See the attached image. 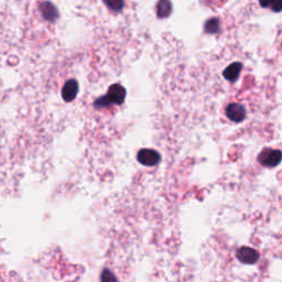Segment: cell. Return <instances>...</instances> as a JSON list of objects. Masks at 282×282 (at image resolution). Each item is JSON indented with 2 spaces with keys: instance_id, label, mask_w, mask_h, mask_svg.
<instances>
[{
  "instance_id": "1",
  "label": "cell",
  "mask_w": 282,
  "mask_h": 282,
  "mask_svg": "<svg viewBox=\"0 0 282 282\" xmlns=\"http://www.w3.org/2000/svg\"><path fill=\"white\" fill-rule=\"evenodd\" d=\"M259 161L266 166H276L281 161V152L279 150L264 149L259 154Z\"/></svg>"
},
{
  "instance_id": "2",
  "label": "cell",
  "mask_w": 282,
  "mask_h": 282,
  "mask_svg": "<svg viewBox=\"0 0 282 282\" xmlns=\"http://www.w3.org/2000/svg\"><path fill=\"white\" fill-rule=\"evenodd\" d=\"M105 97L109 105H120L123 103V100H125L126 90L121 85H119V84H114V85L109 87L108 94L105 95Z\"/></svg>"
},
{
  "instance_id": "3",
  "label": "cell",
  "mask_w": 282,
  "mask_h": 282,
  "mask_svg": "<svg viewBox=\"0 0 282 282\" xmlns=\"http://www.w3.org/2000/svg\"><path fill=\"white\" fill-rule=\"evenodd\" d=\"M138 161L141 164L147 165V166H152L156 165L160 161V154H159L156 150L152 149H142L138 152V156H137Z\"/></svg>"
},
{
  "instance_id": "4",
  "label": "cell",
  "mask_w": 282,
  "mask_h": 282,
  "mask_svg": "<svg viewBox=\"0 0 282 282\" xmlns=\"http://www.w3.org/2000/svg\"><path fill=\"white\" fill-rule=\"evenodd\" d=\"M226 116L234 122H240L246 117V110L240 104H229L226 107Z\"/></svg>"
},
{
  "instance_id": "5",
  "label": "cell",
  "mask_w": 282,
  "mask_h": 282,
  "mask_svg": "<svg viewBox=\"0 0 282 282\" xmlns=\"http://www.w3.org/2000/svg\"><path fill=\"white\" fill-rule=\"evenodd\" d=\"M237 257L242 263L253 264L257 262V260L259 259V254L255 249L249 248V247H241L237 251Z\"/></svg>"
},
{
  "instance_id": "6",
  "label": "cell",
  "mask_w": 282,
  "mask_h": 282,
  "mask_svg": "<svg viewBox=\"0 0 282 282\" xmlns=\"http://www.w3.org/2000/svg\"><path fill=\"white\" fill-rule=\"evenodd\" d=\"M78 93V84L75 79H69L62 90V97L65 101H73Z\"/></svg>"
},
{
  "instance_id": "7",
  "label": "cell",
  "mask_w": 282,
  "mask_h": 282,
  "mask_svg": "<svg viewBox=\"0 0 282 282\" xmlns=\"http://www.w3.org/2000/svg\"><path fill=\"white\" fill-rule=\"evenodd\" d=\"M241 69H242L241 63H238V62H236V63H233L224 70V77L226 78L227 81L235 82L236 79L239 77Z\"/></svg>"
},
{
  "instance_id": "8",
  "label": "cell",
  "mask_w": 282,
  "mask_h": 282,
  "mask_svg": "<svg viewBox=\"0 0 282 282\" xmlns=\"http://www.w3.org/2000/svg\"><path fill=\"white\" fill-rule=\"evenodd\" d=\"M41 11L43 17L48 21H54L59 17L57 9L50 2H44L41 6Z\"/></svg>"
},
{
  "instance_id": "9",
  "label": "cell",
  "mask_w": 282,
  "mask_h": 282,
  "mask_svg": "<svg viewBox=\"0 0 282 282\" xmlns=\"http://www.w3.org/2000/svg\"><path fill=\"white\" fill-rule=\"evenodd\" d=\"M172 12V4L170 0H160L157 4V15L159 18H166Z\"/></svg>"
},
{
  "instance_id": "10",
  "label": "cell",
  "mask_w": 282,
  "mask_h": 282,
  "mask_svg": "<svg viewBox=\"0 0 282 282\" xmlns=\"http://www.w3.org/2000/svg\"><path fill=\"white\" fill-rule=\"evenodd\" d=\"M260 4L263 8H269L275 12H280L282 7V0H260Z\"/></svg>"
},
{
  "instance_id": "11",
  "label": "cell",
  "mask_w": 282,
  "mask_h": 282,
  "mask_svg": "<svg viewBox=\"0 0 282 282\" xmlns=\"http://www.w3.org/2000/svg\"><path fill=\"white\" fill-rule=\"evenodd\" d=\"M219 29H220L219 20L216 19V18L207 20V22L205 24V31L207 33H217Z\"/></svg>"
},
{
  "instance_id": "12",
  "label": "cell",
  "mask_w": 282,
  "mask_h": 282,
  "mask_svg": "<svg viewBox=\"0 0 282 282\" xmlns=\"http://www.w3.org/2000/svg\"><path fill=\"white\" fill-rule=\"evenodd\" d=\"M105 3L114 11H120L123 7V0H105Z\"/></svg>"
},
{
  "instance_id": "13",
  "label": "cell",
  "mask_w": 282,
  "mask_h": 282,
  "mask_svg": "<svg viewBox=\"0 0 282 282\" xmlns=\"http://www.w3.org/2000/svg\"><path fill=\"white\" fill-rule=\"evenodd\" d=\"M100 281L101 282H118L117 278L115 277L114 273L110 270H108V269H106V270H104L103 273H101Z\"/></svg>"
}]
</instances>
